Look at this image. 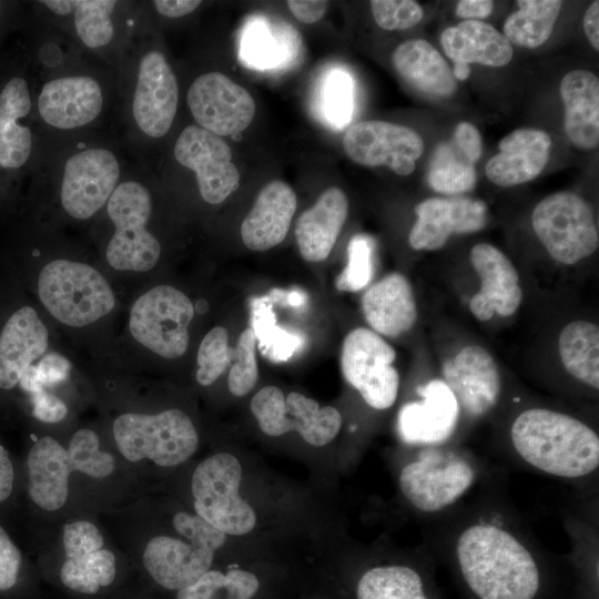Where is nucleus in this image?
Segmentation results:
<instances>
[{
    "label": "nucleus",
    "mask_w": 599,
    "mask_h": 599,
    "mask_svg": "<svg viewBox=\"0 0 599 599\" xmlns=\"http://www.w3.org/2000/svg\"><path fill=\"white\" fill-rule=\"evenodd\" d=\"M562 2L559 0H519L518 10L504 22L502 34L516 45L534 49L550 37Z\"/></svg>",
    "instance_id": "35"
},
{
    "label": "nucleus",
    "mask_w": 599,
    "mask_h": 599,
    "mask_svg": "<svg viewBox=\"0 0 599 599\" xmlns=\"http://www.w3.org/2000/svg\"><path fill=\"white\" fill-rule=\"evenodd\" d=\"M13 486V466L8 451L0 446V502L6 500Z\"/></svg>",
    "instance_id": "55"
},
{
    "label": "nucleus",
    "mask_w": 599,
    "mask_h": 599,
    "mask_svg": "<svg viewBox=\"0 0 599 599\" xmlns=\"http://www.w3.org/2000/svg\"><path fill=\"white\" fill-rule=\"evenodd\" d=\"M60 577L62 583L81 593H95L115 577L114 555L105 549L65 557Z\"/></svg>",
    "instance_id": "36"
},
{
    "label": "nucleus",
    "mask_w": 599,
    "mask_h": 599,
    "mask_svg": "<svg viewBox=\"0 0 599 599\" xmlns=\"http://www.w3.org/2000/svg\"><path fill=\"white\" fill-rule=\"evenodd\" d=\"M258 587L256 576L246 570H209L193 585L180 589L177 599H251Z\"/></svg>",
    "instance_id": "38"
},
{
    "label": "nucleus",
    "mask_w": 599,
    "mask_h": 599,
    "mask_svg": "<svg viewBox=\"0 0 599 599\" xmlns=\"http://www.w3.org/2000/svg\"><path fill=\"white\" fill-rule=\"evenodd\" d=\"M347 265L336 277L338 291L358 292L366 287L373 278V243L364 234L354 236L347 247Z\"/></svg>",
    "instance_id": "40"
},
{
    "label": "nucleus",
    "mask_w": 599,
    "mask_h": 599,
    "mask_svg": "<svg viewBox=\"0 0 599 599\" xmlns=\"http://www.w3.org/2000/svg\"><path fill=\"white\" fill-rule=\"evenodd\" d=\"M362 311L372 331L387 337L410 331L418 315L410 283L397 272L386 275L364 293Z\"/></svg>",
    "instance_id": "25"
},
{
    "label": "nucleus",
    "mask_w": 599,
    "mask_h": 599,
    "mask_svg": "<svg viewBox=\"0 0 599 599\" xmlns=\"http://www.w3.org/2000/svg\"><path fill=\"white\" fill-rule=\"evenodd\" d=\"M20 386L31 395L41 392L43 388L37 366L30 365L21 375L19 379Z\"/></svg>",
    "instance_id": "56"
},
{
    "label": "nucleus",
    "mask_w": 599,
    "mask_h": 599,
    "mask_svg": "<svg viewBox=\"0 0 599 599\" xmlns=\"http://www.w3.org/2000/svg\"><path fill=\"white\" fill-rule=\"evenodd\" d=\"M454 78L458 80H466L470 75V67L465 63H454L451 70Z\"/></svg>",
    "instance_id": "58"
},
{
    "label": "nucleus",
    "mask_w": 599,
    "mask_h": 599,
    "mask_svg": "<svg viewBox=\"0 0 599 599\" xmlns=\"http://www.w3.org/2000/svg\"><path fill=\"white\" fill-rule=\"evenodd\" d=\"M38 291L50 314L69 326L89 325L114 307V295L105 278L79 262L48 263L40 272Z\"/></svg>",
    "instance_id": "6"
},
{
    "label": "nucleus",
    "mask_w": 599,
    "mask_h": 599,
    "mask_svg": "<svg viewBox=\"0 0 599 599\" xmlns=\"http://www.w3.org/2000/svg\"><path fill=\"white\" fill-rule=\"evenodd\" d=\"M65 557L91 552L103 547V537L99 529L89 521H75L63 527Z\"/></svg>",
    "instance_id": "45"
},
{
    "label": "nucleus",
    "mask_w": 599,
    "mask_h": 599,
    "mask_svg": "<svg viewBox=\"0 0 599 599\" xmlns=\"http://www.w3.org/2000/svg\"><path fill=\"white\" fill-rule=\"evenodd\" d=\"M152 200L139 181L120 182L106 203L114 233L106 247L108 263L119 271L146 272L155 266L161 245L146 224Z\"/></svg>",
    "instance_id": "8"
},
{
    "label": "nucleus",
    "mask_w": 599,
    "mask_h": 599,
    "mask_svg": "<svg viewBox=\"0 0 599 599\" xmlns=\"http://www.w3.org/2000/svg\"><path fill=\"white\" fill-rule=\"evenodd\" d=\"M32 403L33 416L44 423L61 422L68 413L65 404L44 389L32 395Z\"/></svg>",
    "instance_id": "48"
},
{
    "label": "nucleus",
    "mask_w": 599,
    "mask_h": 599,
    "mask_svg": "<svg viewBox=\"0 0 599 599\" xmlns=\"http://www.w3.org/2000/svg\"><path fill=\"white\" fill-rule=\"evenodd\" d=\"M427 522L430 547L448 565L466 599H570L561 565L495 485Z\"/></svg>",
    "instance_id": "1"
},
{
    "label": "nucleus",
    "mask_w": 599,
    "mask_h": 599,
    "mask_svg": "<svg viewBox=\"0 0 599 599\" xmlns=\"http://www.w3.org/2000/svg\"><path fill=\"white\" fill-rule=\"evenodd\" d=\"M583 30L595 50H599V1H593L585 12Z\"/></svg>",
    "instance_id": "54"
},
{
    "label": "nucleus",
    "mask_w": 599,
    "mask_h": 599,
    "mask_svg": "<svg viewBox=\"0 0 599 599\" xmlns=\"http://www.w3.org/2000/svg\"><path fill=\"white\" fill-rule=\"evenodd\" d=\"M32 108L30 89L22 77L11 78L0 91V166L22 167L32 152V133L22 122Z\"/></svg>",
    "instance_id": "29"
},
{
    "label": "nucleus",
    "mask_w": 599,
    "mask_h": 599,
    "mask_svg": "<svg viewBox=\"0 0 599 599\" xmlns=\"http://www.w3.org/2000/svg\"><path fill=\"white\" fill-rule=\"evenodd\" d=\"M356 599H439L429 564L379 565L367 569L358 579Z\"/></svg>",
    "instance_id": "31"
},
{
    "label": "nucleus",
    "mask_w": 599,
    "mask_h": 599,
    "mask_svg": "<svg viewBox=\"0 0 599 599\" xmlns=\"http://www.w3.org/2000/svg\"><path fill=\"white\" fill-rule=\"evenodd\" d=\"M440 43L454 63L504 67L514 55L511 43L491 24L465 20L441 32Z\"/></svg>",
    "instance_id": "30"
},
{
    "label": "nucleus",
    "mask_w": 599,
    "mask_h": 599,
    "mask_svg": "<svg viewBox=\"0 0 599 599\" xmlns=\"http://www.w3.org/2000/svg\"><path fill=\"white\" fill-rule=\"evenodd\" d=\"M37 369L42 386H53L68 378L71 365L62 355L49 353L37 365Z\"/></svg>",
    "instance_id": "49"
},
{
    "label": "nucleus",
    "mask_w": 599,
    "mask_h": 599,
    "mask_svg": "<svg viewBox=\"0 0 599 599\" xmlns=\"http://www.w3.org/2000/svg\"><path fill=\"white\" fill-rule=\"evenodd\" d=\"M286 4L294 18L306 24L319 21L329 7L328 1L322 0H290Z\"/></svg>",
    "instance_id": "51"
},
{
    "label": "nucleus",
    "mask_w": 599,
    "mask_h": 599,
    "mask_svg": "<svg viewBox=\"0 0 599 599\" xmlns=\"http://www.w3.org/2000/svg\"><path fill=\"white\" fill-rule=\"evenodd\" d=\"M255 332L245 328L240 337L234 352V364L230 370L227 386L234 396H245L255 386L258 369L255 354Z\"/></svg>",
    "instance_id": "42"
},
{
    "label": "nucleus",
    "mask_w": 599,
    "mask_h": 599,
    "mask_svg": "<svg viewBox=\"0 0 599 599\" xmlns=\"http://www.w3.org/2000/svg\"><path fill=\"white\" fill-rule=\"evenodd\" d=\"M113 434L128 460L148 458L163 467L185 461L199 446L192 420L174 408L156 415L123 414L114 420Z\"/></svg>",
    "instance_id": "7"
},
{
    "label": "nucleus",
    "mask_w": 599,
    "mask_h": 599,
    "mask_svg": "<svg viewBox=\"0 0 599 599\" xmlns=\"http://www.w3.org/2000/svg\"><path fill=\"white\" fill-rule=\"evenodd\" d=\"M179 104L176 75L163 52L148 50L138 63L131 112L148 138H163L171 129Z\"/></svg>",
    "instance_id": "17"
},
{
    "label": "nucleus",
    "mask_w": 599,
    "mask_h": 599,
    "mask_svg": "<svg viewBox=\"0 0 599 599\" xmlns=\"http://www.w3.org/2000/svg\"><path fill=\"white\" fill-rule=\"evenodd\" d=\"M41 3L58 16L72 14L74 10V0H47L41 1Z\"/></svg>",
    "instance_id": "57"
},
{
    "label": "nucleus",
    "mask_w": 599,
    "mask_h": 599,
    "mask_svg": "<svg viewBox=\"0 0 599 599\" xmlns=\"http://www.w3.org/2000/svg\"><path fill=\"white\" fill-rule=\"evenodd\" d=\"M202 2L200 0H155L156 12L166 18H181L192 13Z\"/></svg>",
    "instance_id": "52"
},
{
    "label": "nucleus",
    "mask_w": 599,
    "mask_h": 599,
    "mask_svg": "<svg viewBox=\"0 0 599 599\" xmlns=\"http://www.w3.org/2000/svg\"><path fill=\"white\" fill-rule=\"evenodd\" d=\"M49 333L37 312L23 306L14 312L0 335V388L14 387L22 373L43 355Z\"/></svg>",
    "instance_id": "26"
},
{
    "label": "nucleus",
    "mask_w": 599,
    "mask_h": 599,
    "mask_svg": "<svg viewBox=\"0 0 599 599\" xmlns=\"http://www.w3.org/2000/svg\"><path fill=\"white\" fill-rule=\"evenodd\" d=\"M285 400V434L296 430L313 446H324L337 436L342 415L335 407H319L316 400L296 392L290 393Z\"/></svg>",
    "instance_id": "34"
},
{
    "label": "nucleus",
    "mask_w": 599,
    "mask_h": 599,
    "mask_svg": "<svg viewBox=\"0 0 599 599\" xmlns=\"http://www.w3.org/2000/svg\"><path fill=\"white\" fill-rule=\"evenodd\" d=\"M104 91L91 75L72 74L48 80L38 95L42 121L58 130H75L90 125L102 113Z\"/></svg>",
    "instance_id": "21"
},
{
    "label": "nucleus",
    "mask_w": 599,
    "mask_h": 599,
    "mask_svg": "<svg viewBox=\"0 0 599 599\" xmlns=\"http://www.w3.org/2000/svg\"><path fill=\"white\" fill-rule=\"evenodd\" d=\"M392 61L399 75L422 92L449 97L456 90L451 69L426 40L412 39L400 43L394 50Z\"/></svg>",
    "instance_id": "32"
},
{
    "label": "nucleus",
    "mask_w": 599,
    "mask_h": 599,
    "mask_svg": "<svg viewBox=\"0 0 599 599\" xmlns=\"http://www.w3.org/2000/svg\"><path fill=\"white\" fill-rule=\"evenodd\" d=\"M348 200L339 187L325 190L296 221L295 238L302 257L322 262L331 253L346 222Z\"/></svg>",
    "instance_id": "27"
},
{
    "label": "nucleus",
    "mask_w": 599,
    "mask_h": 599,
    "mask_svg": "<svg viewBox=\"0 0 599 599\" xmlns=\"http://www.w3.org/2000/svg\"><path fill=\"white\" fill-rule=\"evenodd\" d=\"M441 379L454 394L461 416L480 419L499 403L501 380L490 353L479 345H468L441 365Z\"/></svg>",
    "instance_id": "19"
},
{
    "label": "nucleus",
    "mask_w": 599,
    "mask_h": 599,
    "mask_svg": "<svg viewBox=\"0 0 599 599\" xmlns=\"http://www.w3.org/2000/svg\"><path fill=\"white\" fill-rule=\"evenodd\" d=\"M499 153L485 166L487 177L496 185L510 187L537 177L548 163L551 139L537 129H517L498 143Z\"/></svg>",
    "instance_id": "23"
},
{
    "label": "nucleus",
    "mask_w": 599,
    "mask_h": 599,
    "mask_svg": "<svg viewBox=\"0 0 599 599\" xmlns=\"http://www.w3.org/2000/svg\"><path fill=\"white\" fill-rule=\"evenodd\" d=\"M511 459L520 466L567 481L597 477L599 435L582 419L548 407H528L508 430Z\"/></svg>",
    "instance_id": "2"
},
{
    "label": "nucleus",
    "mask_w": 599,
    "mask_h": 599,
    "mask_svg": "<svg viewBox=\"0 0 599 599\" xmlns=\"http://www.w3.org/2000/svg\"><path fill=\"white\" fill-rule=\"evenodd\" d=\"M175 160L195 173L201 197L210 204L224 202L240 185V172L230 145L219 135L196 125L185 126L177 136Z\"/></svg>",
    "instance_id": "15"
},
{
    "label": "nucleus",
    "mask_w": 599,
    "mask_h": 599,
    "mask_svg": "<svg viewBox=\"0 0 599 599\" xmlns=\"http://www.w3.org/2000/svg\"><path fill=\"white\" fill-rule=\"evenodd\" d=\"M186 103L196 125L221 138L247 129L256 109L245 88L215 71L201 74L191 83Z\"/></svg>",
    "instance_id": "16"
},
{
    "label": "nucleus",
    "mask_w": 599,
    "mask_h": 599,
    "mask_svg": "<svg viewBox=\"0 0 599 599\" xmlns=\"http://www.w3.org/2000/svg\"><path fill=\"white\" fill-rule=\"evenodd\" d=\"M399 470L406 502L430 521L460 506L483 478L484 467L470 451L451 444L414 447Z\"/></svg>",
    "instance_id": "3"
},
{
    "label": "nucleus",
    "mask_w": 599,
    "mask_h": 599,
    "mask_svg": "<svg viewBox=\"0 0 599 599\" xmlns=\"http://www.w3.org/2000/svg\"><path fill=\"white\" fill-rule=\"evenodd\" d=\"M241 478L240 461L227 453L206 458L193 473L192 494L197 516L225 535L247 534L256 522L254 510L238 494Z\"/></svg>",
    "instance_id": "10"
},
{
    "label": "nucleus",
    "mask_w": 599,
    "mask_h": 599,
    "mask_svg": "<svg viewBox=\"0 0 599 599\" xmlns=\"http://www.w3.org/2000/svg\"><path fill=\"white\" fill-rule=\"evenodd\" d=\"M451 142L474 164L481 155L480 133L469 122L464 121L457 124Z\"/></svg>",
    "instance_id": "47"
},
{
    "label": "nucleus",
    "mask_w": 599,
    "mask_h": 599,
    "mask_svg": "<svg viewBox=\"0 0 599 599\" xmlns=\"http://www.w3.org/2000/svg\"><path fill=\"white\" fill-rule=\"evenodd\" d=\"M343 149L355 163L387 166L398 175L415 171L416 161L424 152V141L413 129L382 120L362 121L348 128Z\"/></svg>",
    "instance_id": "14"
},
{
    "label": "nucleus",
    "mask_w": 599,
    "mask_h": 599,
    "mask_svg": "<svg viewBox=\"0 0 599 599\" xmlns=\"http://www.w3.org/2000/svg\"><path fill=\"white\" fill-rule=\"evenodd\" d=\"M0 8H1V2H0Z\"/></svg>",
    "instance_id": "59"
},
{
    "label": "nucleus",
    "mask_w": 599,
    "mask_h": 599,
    "mask_svg": "<svg viewBox=\"0 0 599 599\" xmlns=\"http://www.w3.org/2000/svg\"><path fill=\"white\" fill-rule=\"evenodd\" d=\"M427 182L434 191L447 195L468 192L476 184L475 164L453 142L443 143L434 153Z\"/></svg>",
    "instance_id": "37"
},
{
    "label": "nucleus",
    "mask_w": 599,
    "mask_h": 599,
    "mask_svg": "<svg viewBox=\"0 0 599 599\" xmlns=\"http://www.w3.org/2000/svg\"><path fill=\"white\" fill-rule=\"evenodd\" d=\"M558 352L566 372L581 384L599 389V327L589 321L567 324L558 337Z\"/></svg>",
    "instance_id": "33"
},
{
    "label": "nucleus",
    "mask_w": 599,
    "mask_h": 599,
    "mask_svg": "<svg viewBox=\"0 0 599 599\" xmlns=\"http://www.w3.org/2000/svg\"><path fill=\"white\" fill-rule=\"evenodd\" d=\"M93 430L80 429L71 438L69 448L49 436L40 438L28 455L29 494L42 509L57 510L68 498L69 476L81 471L103 478L114 469V458L99 448Z\"/></svg>",
    "instance_id": "4"
},
{
    "label": "nucleus",
    "mask_w": 599,
    "mask_h": 599,
    "mask_svg": "<svg viewBox=\"0 0 599 599\" xmlns=\"http://www.w3.org/2000/svg\"><path fill=\"white\" fill-rule=\"evenodd\" d=\"M193 316V304L184 293L160 285L135 301L129 327L143 346L162 357L177 358L187 349V327Z\"/></svg>",
    "instance_id": "11"
},
{
    "label": "nucleus",
    "mask_w": 599,
    "mask_h": 599,
    "mask_svg": "<svg viewBox=\"0 0 599 599\" xmlns=\"http://www.w3.org/2000/svg\"><path fill=\"white\" fill-rule=\"evenodd\" d=\"M418 399L405 403L397 414V433L410 447L450 444L461 412L441 378L430 379L416 389Z\"/></svg>",
    "instance_id": "18"
},
{
    "label": "nucleus",
    "mask_w": 599,
    "mask_h": 599,
    "mask_svg": "<svg viewBox=\"0 0 599 599\" xmlns=\"http://www.w3.org/2000/svg\"><path fill=\"white\" fill-rule=\"evenodd\" d=\"M286 400L276 386L260 389L251 400V410L262 432L268 436L284 435V413Z\"/></svg>",
    "instance_id": "43"
},
{
    "label": "nucleus",
    "mask_w": 599,
    "mask_h": 599,
    "mask_svg": "<svg viewBox=\"0 0 599 599\" xmlns=\"http://www.w3.org/2000/svg\"><path fill=\"white\" fill-rule=\"evenodd\" d=\"M21 554L0 526V590H8L17 582Z\"/></svg>",
    "instance_id": "46"
},
{
    "label": "nucleus",
    "mask_w": 599,
    "mask_h": 599,
    "mask_svg": "<svg viewBox=\"0 0 599 599\" xmlns=\"http://www.w3.org/2000/svg\"><path fill=\"white\" fill-rule=\"evenodd\" d=\"M370 10L376 24L388 31L409 29L424 17L423 8L413 0H373Z\"/></svg>",
    "instance_id": "44"
},
{
    "label": "nucleus",
    "mask_w": 599,
    "mask_h": 599,
    "mask_svg": "<svg viewBox=\"0 0 599 599\" xmlns=\"http://www.w3.org/2000/svg\"><path fill=\"white\" fill-rule=\"evenodd\" d=\"M531 224L548 254L564 265L577 264L598 248L593 210L573 192H557L542 199L532 211Z\"/></svg>",
    "instance_id": "9"
},
{
    "label": "nucleus",
    "mask_w": 599,
    "mask_h": 599,
    "mask_svg": "<svg viewBox=\"0 0 599 599\" xmlns=\"http://www.w3.org/2000/svg\"><path fill=\"white\" fill-rule=\"evenodd\" d=\"M395 358L396 351L369 328L357 327L343 342V376L374 409H387L397 399L399 374L393 366Z\"/></svg>",
    "instance_id": "12"
},
{
    "label": "nucleus",
    "mask_w": 599,
    "mask_h": 599,
    "mask_svg": "<svg viewBox=\"0 0 599 599\" xmlns=\"http://www.w3.org/2000/svg\"><path fill=\"white\" fill-rule=\"evenodd\" d=\"M121 165L109 149L91 146L72 153L64 162L60 186L63 210L72 217L93 216L120 183Z\"/></svg>",
    "instance_id": "13"
},
{
    "label": "nucleus",
    "mask_w": 599,
    "mask_h": 599,
    "mask_svg": "<svg viewBox=\"0 0 599 599\" xmlns=\"http://www.w3.org/2000/svg\"><path fill=\"white\" fill-rule=\"evenodd\" d=\"M565 105V131L580 150H592L599 143V80L587 70H572L560 82Z\"/></svg>",
    "instance_id": "28"
},
{
    "label": "nucleus",
    "mask_w": 599,
    "mask_h": 599,
    "mask_svg": "<svg viewBox=\"0 0 599 599\" xmlns=\"http://www.w3.org/2000/svg\"><path fill=\"white\" fill-rule=\"evenodd\" d=\"M335 79V83L329 87L328 106L333 116L343 122L347 119L352 109V85L349 80L341 74Z\"/></svg>",
    "instance_id": "50"
},
{
    "label": "nucleus",
    "mask_w": 599,
    "mask_h": 599,
    "mask_svg": "<svg viewBox=\"0 0 599 599\" xmlns=\"http://www.w3.org/2000/svg\"><path fill=\"white\" fill-rule=\"evenodd\" d=\"M297 207L294 190L274 180L257 194L252 210L241 225L244 245L257 252L267 251L284 241Z\"/></svg>",
    "instance_id": "24"
},
{
    "label": "nucleus",
    "mask_w": 599,
    "mask_h": 599,
    "mask_svg": "<svg viewBox=\"0 0 599 599\" xmlns=\"http://www.w3.org/2000/svg\"><path fill=\"white\" fill-rule=\"evenodd\" d=\"M415 213L408 242L417 251H437L450 235L478 232L488 222L486 203L463 196L424 200L416 205Z\"/></svg>",
    "instance_id": "20"
},
{
    "label": "nucleus",
    "mask_w": 599,
    "mask_h": 599,
    "mask_svg": "<svg viewBox=\"0 0 599 599\" xmlns=\"http://www.w3.org/2000/svg\"><path fill=\"white\" fill-rule=\"evenodd\" d=\"M470 262L480 280V287L469 301L471 314L480 322L495 314L512 315L522 300L519 274L512 262L496 246L476 244L470 251Z\"/></svg>",
    "instance_id": "22"
},
{
    "label": "nucleus",
    "mask_w": 599,
    "mask_h": 599,
    "mask_svg": "<svg viewBox=\"0 0 599 599\" xmlns=\"http://www.w3.org/2000/svg\"><path fill=\"white\" fill-rule=\"evenodd\" d=\"M118 1L75 0L72 12L77 37L89 49H102L111 43L115 27L113 12Z\"/></svg>",
    "instance_id": "39"
},
{
    "label": "nucleus",
    "mask_w": 599,
    "mask_h": 599,
    "mask_svg": "<svg viewBox=\"0 0 599 599\" xmlns=\"http://www.w3.org/2000/svg\"><path fill=\"white\" fill-rule=\"evenodd\" d=\"M231 362L229 334L222 326L212 328L202 339L197 352L196 380L202 386L213 384Z\"/></svg>",
    "instance_id": "41"
},
{
    "label": "nucleus",
    "mask_w": 599,
    "mask_h": 599,
    "mask_svg": "<svg viewBox=\"0 0 599 599\" xmlns=\"http://www.w3.org/2000/svg\"><path fill=\"white\" fill-rule=\"evenodd\" d=\"M173 526L191 542L167 536L154 537L145 547L143 564L162 587L180 590L210 570L214 552L224 545L226 535L200 516L186 512H177Z\"/></svg>",
    "instance_id": "5"
},
{
    "label": "nucleus",
    "mask_w": 599,
    "mask_h": 599,
    "mask_svg": "<svg viewBox=\"0 0 599 599\" xmlns=\"http://www.w3.org/2000/svg\"><path fill=\"white\" fill-rule=\"evenodd\" d=\"M494 9L490 0H461L456 6V16L467 20L487 18Z\"/></svg>",
    "instance_id": "53"
}]
</instances>
